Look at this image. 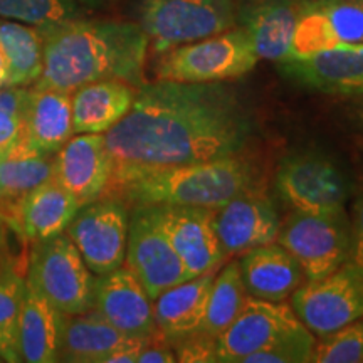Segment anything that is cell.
I'll list each match as a JSON object with an SVG mask.
<instances>
[{"mask_svg":"<svg viewBox=\"0 0 363 363\" xmlns=\"http://www.w3.org/2000/svg\"><path fill=\"white\" fill-rule=\"evenodd\" d=\"M278 69L284 78L315 93L353 98L363 94V44L286 59Z\"/></svg>","mask_w":363,"mask_h":363,"instance_id":"14","label":"cell"},{"mask_svg":"<svg viewBox=\"0 0 363 363\" xmlns=\"http://www.w3.org/2000/svg\"><path fill=\"white\" fill-rule=\"evenodd\" d=\"M352 99V115L355 118L357 125L363 130V94L360 96H353Z\"/></svg>","mask_w":363,"mask_h":363,"instance_id":"40","label":"cell"},{"mask_svg":"<svg viewBox=\"0 0 363 363\" xmlns=\"http://www.w3.org/2000/svg\"><path fill=\"white\" fill-rule=\"evenodd\" d=\"M2 206L9 211L2 214L4 222H9L22 239L34 244L66 233L81 203L56 180L49 179L17 201L2 202Z\"/></svg>","mask_w":363,"mask_h":363,"instance_id":"19","label":"cell"},{"mask_svg":"<svg viewBox=\"0 0 363 363\" xmlns=\"http://www.w3.org/2000/svg\"><path fill=\"white\" fill-rule=\"evenodd\" d=\"M357 44H363V0H311L286 59Z\"/></svg>","mask_w":363,"mask_h":363,"instance_id":"13","label":"cell"},{"mask_svg":"<svg viewBox=\"0 0 363 363\" xmlns=\"http://www.w3.org/2000/svg\"><path fill=\"white\" fill-rule=\"evenodd\" d=\"M44 66L38 88L72 93L79 86L120 79L140 88L145 83L148 38L136 22L76 19L40 30Z\"/></svg>","mask_w":363,"mask_h":363,"instance_id":"2","label":"cell"},{"mask_svg":"<svg viewBox=\"0 0 363 363\" xmlns=\"http://www.w3.org/2000/svg\"><path fill=\"white\" fill-rule=\"evenodd\" d=\"M4 222V216H2V212H0V224H2Z\"/></svg>","mask_w":363,"mask_h":363,"instance_id":"43","label":"cell"},{"mask_svg":"<svg viewBox=\"0 0 363 363\" xmlns=\"http://www.w3.org/2000/svg\"><path fill=\"white\" fill-rule=\"evenodd\" d=\"M301 323L296 313L283 301H266L249 296L235 320L216 340L219 363H242L284 330Z\"/></svg>","mask_w":363,"mask_h":363,"instance_id":"16","label":"cell"},{"mask_svg":"<svg viewBox=\"0 0 363 363\" xmlns=\"http://www.w3.org/2000/svg\"><path fill=\"white\" fill-rule=\"evenodd\" d=\"M0 49L7 67V86L29 88L38 83L44 66V39L39 29L0 19Z\"/></svg>","mask_w":363,"mask_h":363,"instance_id":"27","label":"cell"},{"mask_svg":"<svg viewBox=\"0 0 363 363\" xmlns=\"http://www.w3.org/2000/svg\"><path fill=\"white\" fill-rule=\"evenodd\" d=\"M177 362L174 345L163 335L155 331L150 335L145 343L142 353L138 357V363H174Z\"/></svg>","mask_w":363,"mask_h":363,"instance_id":"37","label":"cell"},{"mask_svg":"<svg viewBox=\"0 0 363 363\" xmlns=\"http://www.w3.org/2000/svg\"><path fill=\"white\" fill-rule=\"evenodd\" d=\"M54 155L33 148L24 135L0 157V202H12L52 179Z\"/></svg>","mask_w":363,"mask_h":363,"instance_id":"28","label":"cell"},{"mask_svg":"<svg viewBox=\"0 0 363 363\" xmlns=\"http://www.w3.org/2000/svg\"><path fill=\"white\" fill-rule=\"evenodd\" d=\"M128 338L94 310L66 315L59 362L104 363L106 357Z\"/></svg>","mask_w":363,"mask_h":363,"instance_id":"26","label":"cell"},{"mask_svg":"<svg viewBox=\"0 0 363 363\" xmlns=\"http://www.w3.org/2000/svg\"><path fill=\"white\" fill-rule=\"evenodd\" d=\"M78 0H0V19L16 21L39 30L79 16Z\"/></svg>","mask_w":363,"mask_h":363,"instance_id":"31","label":"cell"},{"mask_svg":"<svg viewBox=\"0 0 363 363\" xmlns=\"http://www.w3.org/2000/svg\"><path fill=\"white\" fill-rule=\"evenodd\" d=\"M316 337L303 323L284 330L261 350L242 363H308L311 362Z\"/></svg>","mask_w":363,"mask_h":363,"instance_id":"32","label":"cell"},{"mask_svg":"<svg viewBox=\"0 0 363 363\" xmlns=\"http://www.w3.org/2000/svg\"><path fill=\"white\" fill-rule=\"evenodd\" d=\"M66 315L26 278L19 320L21 360L27 363L59 362Z\"/></svg>","mask_w":363,"mask_h":363,"instance_id":"23","label":"cell"},{"mask_svg":"<svg viewBox=\"0 0 363 363\" xmlns=\"http://www.w3.org/2000/svg\"><path fill=\"white\" fill-rule=\"evenodd\" d=\"M26 278L65 315L93 310L96 276L66 233L33 244Z\"/></svg>","mask_w":363,"mask_h":363,"instance_id":"6","label":"cell"},{"mask_svg":"<svg viewBox=\"0 0 363 363\" xmlns=\"http://www.w3.org/2000/svg\"><path fill=\"white\" fill-rule=\"evenodd\" d=\"M125 266L140 279L152 299L190 279L163 229L158 206L135 203L130 212Z\"/></svg>","mask_w":363,"mask_h":363,"instance_id":"9","label":"cell"},{"mask_svg":"<svg viewBox=\"0 0 363 363\" xmlns=\"http://www.w3.org/2000/svg\"><path fill=\"white\" fill-rule=\"evenodd\" d=\"M0 363H6V362H4V358H2V357H0Z\"/></svg>","mask_w":363,"mask_h":363,"instance_id":"44","label":"cell"},{"mask_svg":"<svg viewBox=\"0 0 363 363\" xmlns=\"http://www.w3.org/2000/svg\"><path fill=\"white\" fill-rule=\"evenodd\" d=\"M155 79L179 83H219L238 79L256 67L259 56L242 27L194 40L158 54Z\"/></svg>","mask_w":363,"mask_h":363,"instance_id":"4","label":"cell"},{"mask_svg":"<svg viewBox=\"0 0 363 363\" xmlns=\"http://www.w3.org/2000/svg\"><path fill=\"white\" fill-rule=\"evenodd\" d=\"M254 185H257L256 167L239 153L152 172L126 184L113 197L131 206L219 208Z\"/></svg>","mask_w":363,"mask_h":363,"instance_id":"3","label":"cell"},{"mask_svg":"<svg viewBox=\"0 0 363 363\" xmlns=\"http://www.w3.org/2000/svg\"><path fill=\"white\" fill-rule=\"evenodd\" d=\"M363 274V185L353 202L350 217V256L348 261Z\"/></svg>","mask_w":363,"mask_h":363,"instance_id":"36","label":"cell"},{"mask_svg":"<svg viewBox=\"0 0 363 363\" xmlns=\"http://www.w3.org/2000/svg\"><path fill=\"white\" fill-rule=\"evenodd\" d=\"M249 294L240 278L239 262L230 261L217 271L212 281L211 293L207 299L206 318L202 330L208 337L216 338L235 320L244 305L247 303Z\"/></svg>","mask_w":363,"mask_h":363,"instance_id":"29","label":"cell"},{"mask_svg":"<svg viewBox=\"0 0 363 363\" xmlns=\"http://www.w3.org/2000/svg\"><path fill=\"white\" fill-rule=\"evenodd\" d=\"M148 337H130L123 345L116 348L106 357L104 363H138V357L142 353Z\"/></svg>","mask_w":363,"mask_h":363,"instance_id":"38","label":"cell"},{"mask_svg":"<svg viewBox=\"0 0 363 363\" xmlns=\"http://www.w3.org/2000/svg\"><path fill=\"white\" fill-rule=\"evenodd\" d=\"M81 4H88V6H94V4L99 2V0H78Z\"/></svg>","mask_w":363,"mask_h":363,"instance_id":"42","label":"cell"},{"mask_svg":"<svg viewBox=\"0 0 363 363\" xmlns=\"http://www.w3.org/2000/svg\"><path fill=\"white\" fill-rule=\"evenodd\" d=\"M7 86V67H6V59H4L2 49H0V88H6Z\"/></svg>","mask_w":363,"mask_h":363,"instance_id":"41","label":"cell"},{"mask_svg":"<svg viewBox=\"0 0 363 363\" xmlns=\"http://www.w3.org/2000/svg\"><path fill=\"white\" fill-rule=\"evenodd\" d=\"M214 225L225 257H233L276 242L281 219L271 199L254 185L216 208Z\"/></svg>","mask_w":363,"mask_h":363,"instance_id":"12","label":"cell"},{"mask_svg":"<svg viewBox=\"0 0 363 363\" xmlns=\"http://www.w3.org/2000/svg\"><path fill=\"white\" fill-rule=\"evenodd\" d=\"M128 225L130 211L123 199L106 195L81 206L66 234L89 271L99 276L125 264Z\"/></svg>","mask_w":363,"mask_h":363,"instance_id":"11","label":"cell"},{"mask_svg":"<svg viewBox=\"0 0 363 363\" xmlns=\"http://www.w3.org/2000/svg\"><path fill=\"white\" fill-rule=\"evenodd\" d=\"M311 0H238L235 21L251 35L259 59L276 65L289 56L299 19Z\"/></svg>","mask_w":363,"mask_h":363,"instance_id":"20","label":"cell"},{"mask_svg":"<svg viewBox=\"0 0 363 363\" xmlns=\"http://www.w3.org/2000/svg\"><path fill=\"white\" fill-rule=\"evenodd\" d=\"M278 242L299 262L306 281L337 271L350 256V217L347 211L291 212L281 222Z\"/></svg>","mask_w":363,"mask_h":363,"instance_id":"8","label":"cell"},{"mask_svg":"<svg viewBox=\"0 0 363 363\" xmlns=\"http://www.w3.org/2000/svg\"><path fill=\"white\" fill-rule=\"evenodd\" d=\"M13 264H16V257L12 256L7 230L2 222V224H0V278H2Z\"/></svg>","mask_w":363,"mask_h":363,"instance_id":"39","label":"cell"},{"mask_svg":"<svg viewBox=\"0 0 363 363\" xmlns=\"http://www.w3.org/2000/svg\"><path fill=\"white\" fill-rule=\"evenodd\" d=\"M52 179L81 206L103 197L111 180V157L104 135H72L54 153Z\"/></svg>","mask_w":363,"mask_h":363,"instance_id":"15","label":"cell"},{"mask_svg":"<svg viewBox=\"0 0 363 363\" xmlns=\"http://www.w3.org/2000/svg\"><path fill=\"white\" fill-rule=\"evenodd\" d=\"M93 310L126 337H150L157 331L153 299L125 264L94 278Z\"/></svg>","mask_w":363,"mask_h":363,"instance_id":"17","label":"cell"},{"mask_svg":"<svg viewBox=\"0 0 363 363\" xmlns=\"http://www.w3.org/2000/svg\"><path fill=\"white\" fill-rule=\"evenodd\" d=\"M26 274L19 262H16L0 278V357L6 363H19V320L22 296L26 289Z\"/></svg>","mask_w":363,"mask_h":363,"instance_id":"30","label":"cell"},{"mask_svg":"<svg viewBox=\"0 0 363 363\" xmlns=\"http://www.w3.org/2000/svg\"><path fill=\"white\" fill-rule=\"evenodd\" d=\"M274 189L294 212L343 211L352 195L347 172L318 150L286 155L276 170Z\"/></svg>","mask_w":363,"mask_h":363,"instance_id":"7","label":"cell"},{"mask_svg":"<svg viewBox=\"0 0 363 363\" xmlns=\"http://www.w3.org/2000/svg\"><path fill=\"white\" fill-rule=\"evenodd\" d=\"M254 131V113L227 81L143 83L130 111L104 133L111 180L103 197L152 172L239 155Z\"/></svg>","mask_w":363,"mask_h":363,"instance_id":"1","label":"cell"},{"mask_svg":"<svg viewBox=\"0 0 363 363\" xmlns=\"http://www.w3.org/2000/svg\"><path fill=\"white\" fill-rule=\"evenodd\" d=\"M238 0H142L140 27L153 56L238 26Z\"/></svg>","mask_w":363,"mask_h":363,"instance_id":"5","label":"cell"},{"mask_svg":"<svg viewBox=\"0 0 363 363\" xmlns=\"http://www.w3.org/2000/svg\"><path fill=\"white\" fill-rule=\"evenodd\" d=\"M217 269L172 286L153 299L157 331L172 345L202 330L207 299Z\"/></svg>","mask_w":363,"mask_h":363,"instance_id":"22","label":"cell"},{"mask_svg":"<svg viewBox=\"0 0 363 363\" xmlns=\"http://www.w3.org/2000/svg\"><path fill=\"white\" fill-rule=\"evenodd\" d=\"M311 362L363 363V316L343 328L318 337Z\"/></svg>","mask_w":363,"mask_h":363,"instance_id":"33","label":"cell"},{"mask_svg":"<svg viewBox=\"0 0 363 363\" xmlns=\"http://www.w3.org/2000/svg\"><path fill=\"white\" fill-rule=\"evenodd\" d=\"M291 308L315 337H323L363 316V274L345 262L325 278L305 281L291 294Z\"/></svg>","mask_w":363,"mask_h":363,"instance_id":"10","label":"cell"},{"mask_svg":"<svg viewBox=\"0 0 363 363\" xmlns=\"http://www.w3.org/2000/svg\"><path fill=\"white\" fill-rule=\"evenodd\" d=\"M29 88H0V157L22 136Z\"/></svg>","mask_w":363,"mask_h":363,"instance_id":"34","label":"cell"},{"mask_svg":"<svg viewBox=\"0 0 363 363\" xmlns=\"http://www.w3.org/2000/svg\"><path fill=\"white\" fill-rule=\"evenodd\" d=\"M136 86L120 79H103L79 86L71 93L72 131L106 133L130 111Z\"/></svg>","mask_w":363,"mask_h":363,"instance_id":"25","label":"cell"},{"mask_svg":"<svg viewBox=\"0 0 363 363\" xmlns=\"http://www.w3.org/2000/svg\"><path fill=\"white\" fill-rule=\"evenodd\" d=\"M177 362L182 363H214L216 338L208 337L203 331H197L174 345Z\"/></svg>","mask_w":363,"mask_h":363,"instance_id":"35","label":"cell"},{"mask_svg":"<svg viewBox=\"0 0 363 363\" xmlns=\"http://www.w3.org/2000/svg\"><path fill=\"white\" fill-rule=\"evenodd\" d=\"M238 262L251 298L286 301L306 281L299 262L278 240L249 249L240 254Z\"/></svg>","mask_w":363,"mask_h":363,"instance_id":"21","label":"cell"},{"mask_svg":"<svg viewBox=\"0 0 363 363\" xmlns=\"http://www.w3.org/2000/svg\"><path fill=\"white\" fill-rule=\"evenodd\" d=\"M158 207L163 229L190 278L220 267L227 257L216 233V208Z\"/></svg>","mask_w":363,"mask_h":363,"instance_id":"18","label":"cell"},{"mask_svg":"<svg viewBox=\"0 0 363 363\" xmlns=\"http://www.w3.org/2000/svg\"><path fill=\"white\" fill-rule=\"evenodd\" d=\"M22 135L38 152L54 155L74 135L69 91L30 86Z\"/></svg>","mask_w":363,"mask_h":363,"instance_id":"24","label":"cell"}]
</instances>
